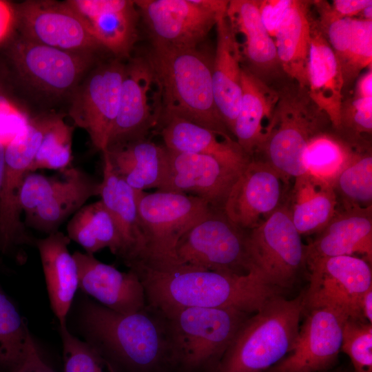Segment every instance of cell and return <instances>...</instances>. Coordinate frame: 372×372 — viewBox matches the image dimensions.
Listing matches in <instances>:
<instances>
[{"label": "cell", "mask_w": 372, "mask_h": 372, "mask_svg": "<svg viewBox=\"0 0 372 372\" xmlns=\"http://www.w3.org/2000/svg\"><path fill=\"white\" fill-rule=\"evenodd\" d=\"M338 372H343V371H338Z\"/></svg>", "instance_id": "9f6ffc18"}, {"label": "cell", "mask_w": 372, "mask_h": 372, "mask_svg": "<svg viewBox=\"0 0 372 372\" xmlns=\"http://www.w3.org/2000/svg\"><path fill=\"white\" fill-rule=\"evenodd\" d=\"M286 180L267 162L251 158L231 187L225 213L242 229H254L282 205Z\"/></svg>", "instance_id": "e0dca14e"}, {"label": "cell", "mask_w": 372, "mask_h": 372, "mask_svg": "<svg viewBox=\"0 0 372 372\" xmlns=\"http://www.w3.org/2000/svg\"><path fill=\"white\" fill-rule=\"evenodd\" d=\"M161 88V122L182 118L203 126L225 140L236 141L217 110L211 66L196 48L152 46L147 55Z\"/></svg>", "instance_id": "3957f363"}, {"label": "cell", "mask_w": 372, "mask_h": 372, "mask_svg": "<svg viewBox=\"0 0 372 372\" xmlns=\"http://www.w3.org/2000/svg\"><path fill=\"white\" fill-rule=\"evenodd\" d=\"M30 333L0 284V372H16L23 363Z\"/></svg>", "instance_id": "8d00e7d4"}, {"label": "cell", "mask_w": 372, "mask_h": 372, "mask_svg": "<svg viewBox=\"0 0 372 372\" xmlns=\"http://www.w3.org/2000/svg\"><path fill=\"white\" fill-rule=\"evenodd\" d=\"M14 8L15 25L26 39L76 53L92 54L101 47L66 1H27Z\"/></svg>", "instance_id": "5bb4252c"}, {"label": "cell", "mask_w": 372, "mask_h": 372, "mask_svg": "<svg viewBox=\"0 0 372 372\" xmlns=\"http://www.w3.org/2000/svg\"><path fill=\"white\" fill-rule=\"evenodd\" d=\"M63 344L64 372H115L109 363L87 342L80 340L59 326Z\"/></svg>", "instance_id": "f35d334b"}, {"label": "cell", "mask_w": 372, "mask_h": 372, "mask_svg": "<svg viewBox=\"0 0 372 372\" xmlns=\"http://www.w3.org/2000/svg\"><path fill=\"white\" fill-rule=\"evenodd\" d=\"M138 14L134 1L124 10L101 14L85 23L101 47L124 57L129 55L136 40Z\"/></svg>", "instance_id": "d590c367"}, {"label": "cell", "mask_w": 372, "mask_h": 372, "mask_svg": "<svg viewBox=\"0 0 372 372\" xmlns=\"http://www.w3.org/2000/svg\"><path fill=\"white\" fill-rule=\"evenodd\" d=\"M116 174L134 190H161L167 179V150L147 138L107 149Z\"/></svg>", "instance_id": "4316f807"}, {"label": "cell", "mask_w": 372, "mask_h": 372, "mask_svg": "<svg viewBox=\"0 0 372 372\" xmlns=\"http://www.w3.org/2000/svg\"><path fill=\"white\" fill-rule=\"evenodd\" d=\"M304 293L280 295L250 315L235 335L215 372H265L293 349L304 310Z\"/></svg>", "instance_id": "277c9868"}, {"label": "cell", "mask_w": 372, "mask_h": 372, "mask_svg": "<svg viewBox=\"0 0 372 372\" xmlns=\"http://www.w3.org/2000/svg\"><path fill=\"white\" fill-rule=\"evenodd\" d=\"M161 136L168 149L209 156L239 171L251 159L236 141H219V136L214 132L182 118L163 121Z\"/></svg>", "instance_id": "484cf974"}, {"label": "cell", "mask_w": 372, "mask_h": 372, "mask_svg": "<svg viewBox=\"0 0 372 372\" xmlns=\"http://www.w3.org/2000/svg\"><path fill=\"white\" fill-rule=\"evenodd\" d=\"M307 92L315 105L339 130L344 81L338 59L318 22L311 19V45L307 68Z\"/></svg>", "instance_id": "603a6c76"}, {"label": "cell", "mask_w": 372, "mask_h": 372, "mask_svg": "<svg viewBox=\"0 0 372 372\" xmlns=\"http://www.w3.org/2000/svg\"><path fill=\"white\" fill-rule=\"evenodd\" d=\"M341 351L351 360L353 372H372V324L349 318L343 324Z\"/></svg>", "instance_id": "ab89813d"}, {"label": "cell", "mask_w": 372, "mask_h": 372, "mask_svg": "<svg viewBox=\"0 0 372 372\" xmlns=\"http://www.w3.org/2000/svg\"><path fill=\"white\" fill-rule=\"evenodd\" d=\"M52 121V116L30 119L5 146V168L0 200V251L8 254L23 245L34 243L21 220L19 193L25 176Z\"/></svg>", "instance_id": "8fae6325"}, {"label": "cell", "mask_w": 372, "mask_h": 372, "mask_svg": "<svg viewBox=\"0 0 372 372\" xmlns=\"http://www.w3.org/2000/svg\"><path fill=\"white\" fill-rule=\"evenodd\" d=\"M134 3L150 34L152 46L165 48H196L225 17L196 0H137Z\"/></svg>", "instance_id": "2e32d148"}, {"label": "cell", "mask_w": 372, "mask_h": 372, "mask_svg": "<svg viewBox=\"0 0 372 372\" xmlns=\"http://www.w3.org/2000/svg\"><path fill=\"white\" fill-rule=\"evenodd\" d=\"M79 287L103 306L121 313L136 312L146 306L144 287L131 270L121 271L97 260L94 254L75 251Z\"/></svg>", "instance_id": "ffe728a7"}, {"label": "cell", "mask_w": 372, "mask_h": 372, "mask_svg": "<svg viewBox=\"0 0 372 372\" xmlns=\"http://www.w3.org/2000/svg\"><path fill=\"white\" fill-rule=\"evenodd\" d=\"M291 1H259L258 8L261 21L268 34L273 39L282 19L291 5Z\"/></svg>", "instance_id": "bcb514c9"}, {"label": "cell", "mask_w": 372, "mask_h": 372, "mask_svg": "<svg viewBox=\"0 0 372 372\" xmlns=\"http://www.w3.org/2000/svg\"><path fill=\"white\" fill-rule=\"evenodd\" d=\"M295 178L289 207L293 223L301 236L318 233L338 210L333 187L307 173Z\"/></svg>", "instance_id": "4dcf8cb0"}, {"label": "cell", "mask_w": 372, "mask_h": 372, "mask_svg": "<svg viewBox=\"0 0 372 372\" xmlns=\"http://www.w3.org/2000/svg\"><path fill=\"white\" fill-rule=\"evenodd\" d=\"M5 168V145L0 142V200Z\"/></svg>", "instance_id": "f5cc1de1"}, {"label": "cell", "mask_w": 372, "mask_h": 372, "mask_svg": "<svg viewBox=\"0 0 372 372\" xmlns=\"http://www.w3.org/2000/svg\"><path fill=\"white\" fill-rule=\"evenodd\" d=\"M309 4L308 1L292 0L273 38L281 69L306 88L311 45Z\"/></svg>", "instance_id": "f1b7e54d"}, {"label": "cell", "mask_w": 372, "mask_h": 372, "mask_svg": "<svg viewBox=\"0 0 372 372\" xmlns=\"http://www.w3.org/2000/svg\"><path fill=\"white\" fill-rule=\"evenodd\" d=\"M127 267L140 279L146 304L165 315L194 307L231 308L253 314L280 291L256 271L236 276L182 264L164 269L139 262Z\"/></svg>", "instance_id": "7a4b0ae2"}, {"label": "cell", "mask_w": 372, "mask_h": 372, "mask_svg": "<svg viewBox=\"0 0 372 372\" xmlns=\"http://www.w3.org/2000/svg\"><path fill=\"white\" fill-rule=\"evenodd\" d=\"M338 208L372 206V156L369 148H357L333 184Z\"/></svg>", "instance_id": "e575fe53"}, {"label": "cell", "mask_w": 372, "mask_h": 372, "mask_svg": "<svg viewBox=\"0 0 372 372\" xmlns=\"http://www.w3.org/2000/svg\"><path fill=\"white\" fill-rule=\"evenodd\" d=\"M70 239L61 231L34 240L45 276L51 308L59 326L65 324L79 287L77 267L68 246Z\"/></svg>", "instance_id": "d4e9b609"}, {"label": "cell", "mask_w": 372, "mask_h": 372, "mask_svg": "<svg viewBox=\"0 0 372 372\" xmlns=\"http://www.w3.org/2000/svg\"><path fill=\"white\" fill-rule=\"evenodd\" d=\"M357 148L337 134L322 132L313 137L304 150L305 173L333 187Z\"/></svg>", "instance_id": "836d02e7"}, {"label": "cell", "mask_w": 372, "mask_h": 372, "mask_svg": "<svg viewBox=\"0 0 372 372\" xmlns=\"http://www.w3.org/2000/svg\"><path fill=\"white\" fill-rule=\"evenodd\" d=\"M80 327L90 343L115 372H178L169 321L146 304L134 313H121L85 299Z\"/></svg>", "instance_id": "6da1fadb"}, {"label": "cell", "mask_w": 372, "mask_h": 372, "mask_svg": "<svg viewBox=\"0 0 372 372\" xmlns=\"http://www.w3.org/2000/svg\"><path fill=\"white\" fill-rule=\"evenodd\" d=\"M310 282L304 293V309H329L342 319L364 320L360 309L363 293L372 287L369 262L356 256L307 260Z\"/></svg>", "instance_id": "9c48e42d"}, {"label": "cell", "mask_w": 372, "mask_h": 372, "mask_svg": "<svg viewBox=\"0 0 372 372\" xmlns=\"http://www.w3.org/2000/svg\"><path fill=\"white\" fill-rule=\"evenodd\" d=\"M16 372H55L43 360L31 337L25 359Z\"/></svg>", "instance_id": "7dc6e473"}, {"label": "cell", "mask_w": 372, "mask_h": 372, "mask_svg": "<svg viewBox=\"0 0 372 372\" xmlns=\"http://www.w3.org/2000/svg\"><path fill=\"white\" fill-rule=\"evenodd\" d=\"M1 251H0V255H1Z\"/></svg>", "instance_id": "6f0895ef"}, {"label": "cell", "mask_w": 372, "mask_h": 372, "mask_svg": "<svg viewBox=\"0 0 372 372\" xmlns=\"http://www.w3.org/2000/svg\"><path fill=\"white\" fill-rule=\"evenodd\" d=\"M360 19L372 21V5L366 7L362 12Z\"/></svg>", "instance_id": "db71d44e"}, {"label": "cell", "mask_w": 372, "mask_h": 372, "mask_svg": "<svg viewBox=\"0 0 372 372\" xmlns=\"http://www.w3.org/2000/svg\"><path fill=\"white\" fill-rule=\"evenodd\" d=\"M355 98H371L372 97V70L370 68L364 74L360 76L357 81Z\"/></svg>", "instance_id": "f907efd6"}, {"label": "cell", "mask_w": 372, "mask_h": 372, "mask_svg": "<svg viewBox=\"0 0 372 372\" xmlns=\"http://www.w3.org/2000/svg\"><path fill=\"white\" fill-rule=\"evenodd\" d=\"M371 61L372 21L353 17L347 59L340 68L344 87L352 83L363 69L371 66Z\"/></svg>", "instance_id": "60d3db41"}, {"label": "cell", "mask_w": 372, "mask_h": 372, "mask_svg": "<svg viewBox=\"0 0 372 372\" xmlns=\"http://www.w3.org/2000/svg\"><path fill=\"white\" fill-rule=\"evenodd\" d=\"M372 97L355 98L343 102L340 125L337 132L340 137L354 147H362L359 141L362 134H371Z\"/></svg>", "instance_id": "b9f144b4"}, {"label": "cell", "mask_w": 372, "mask_h": 372, "mask_svg": "<svg viewBox=\"0 0 372 372\" xmlns=\"http://www.w3.org/2000/svg\"><path fill=\"white\" fill-rule=\"evenodd\" d=\"M371 5V0H334L331 7L339 17L353 18Z\"/></svg>", "instance_id": "c3c4849f"}, {"label": "cell", "mask_w": 372, "mask_h": 372, "mask_svg": "<svg viewBox=\"0 0 372 372\" xmlns=\"http://www.w3.org/2000/svg\"><path fill=\"white\" fill-rule=\"evenodd\" d=\"M249 246L256 271L267 284L280 290L292 286L307 265V245L285 204L249 231Z\"/></svg>", "instance_id": "30bf717a"}, {"label": "cell", "mask_w": 372, "mask_h": 372, "mask_svg": "<svg viewBox=\"0 0 372 372\" xmlns=\"http://www.w3.org/2000/svg\"><path fill=\"white\" fill-rule=\"evenodd\" d=\"M125 68L118 59L102 64L73 92L69 114L102 152L107 149L118 114Z\"/></svg>", "instance_id": "4fadbf2b"}, {"label": "cell", "mask_w": 372, "mask_h": 372, "mask_svg": "<svg viewBox=\"0 0 372 372\" xmlns=\"http://www.w3.org/2000/svg\"><path fill=\"white\" fill-rule=\"evenodd\" d=\"M167 150V176L160 191L195 196L212 207L223 209L243 169H233L209 156Z\"/></svg>", "instance_id": "d6986e66"}, {"label": "cell", "mask_w": 372, "mask_h": 372, "mask_svg": "<svg viewBox=\"0 0 372 372\" xmlns=\"http://www.w3.org/2000/svg\"><path fill=\"white\" fill-rule=\"evenodd\" d=\"M5 95L3 91L2 85L0 83V96Z\"/></svg>", "instance_id": "11a10c76"}, {"label": "cell", "mask_w": 372, "mask_h": 372, "mask_svg": "<svg viewBox=\"0 0 372 372\" xmlns=\"http://www.w3.org/2000/svg\"><path fill=\"white\" fill-rule=\"evenodd\" d=\"M67 232L70 240L79 244L87 254L108 248L121 256L122 245L115 222L101 200L84 205L73 214Z\"/></svg>", "instance_id": "d6a6232c"}, {"label": "cell", "mask_w": 372, "mask_h": 372, "mask_svg": "<svg viewBox=\"0 0 372 372\" xmlns=\"http://www.w3.org/2000/svg\"><path fill=\"white\" fill-rule=\"evenodd\" d=\"M258 6L259 0L229 1L227 17L236 34L244 36L242 54L247 69L262 80L281 67L275 41L262 24Z\"/></svg>", "instance_id": "83f0119b"}, {"label": "cell", "mask_w": 372, "mask_h": 372, "mask_svg": "<svg viewBox=\"0 0 372 372\" xmlns=\"http://www.w3.org/2000/svg\"><path fill=\"white\" fill-rule=\"evenodd\" d=\"M249 231L239 227L224 209L208 211L179 239V264L217 273L245 276L256 271L250 254Z\"/></svg>", "instance_id": "ba28073f"}, {"label": "cell", "mask_w": 372, "mask_h": 372, "mask_svg": "<svg viewBox=\"0 0 372 372\" xmlns=\"http://www.w3.org/2000/svg\"><path fill=\"white\" fill-rule=\"evenodd\" d=\"M278 94L259 152H264L263 161L283 177L296 178L305 174L302 158L308 143L316 136L327 132L331 124L327 114L312 101L306 87L296 83L293 88H283Z\"/></svg>", "instance_id": "8992f818"}, {"label": "cell", "mask_w": 372, "mask_h": 372, "mask_svg": "<svg viewBox=\"0 0 372 372\" xmlns=\"http://www.w3.org/2000/svg\"><path fill=\"white\" fill-rule=\"evenodd\" d=\"M66 169H64L62 179L28 173L23 179L19 193L20 210L23 211L25 215L29 214L61 190L68 183Z\"/></svg>", "instance_id": "7bdbcfd3"}, {"label": "cell", "mask_w": 372, "mask_h": 372, "mask_svg": "<svg viewBox=\"0 0 372 372\" xmlns=\"http://www.w3.org/2000/svg\"><path fill=\"white\" fill-rule=\"evenodd\" d=\"M66 185L50 200L25 215V223L45 234L57 231L61 223L100 194L101 182L82 169L67 168Z\"/></svg>", "instance_id": "f546056e"}, {"label": "cell", "mask_w": 372, "mask_h": 372, "mask_svg": "<svg viewBox=\"0 0 372 372\" xmlns=\"http://www.w3.org/2000/svg\"><path fill=\"white\" fill-rule=\"evenodd\" d=\"M129 0H70L66 3L87 22L101 14L124 10L133 3Z\"/></svg>", "instance_id": "f6af8a7d"}, {"label": "cell", "mask_w": 372, "mask_h": 372, "mask_svg": "<svg viewBox=\"0 0 372 372\" xmlns=\"http://www.w3.org/2000/svg\"><path fill=\"white\" fill-rule=\"evenodd\" d=\"M72 127L61 118L54 116L30 165L29 173L39 169H67L72 160Z\"/></svg>", "instance_id": "74e56055"}, {"label": "cell", "mask_w": 372, "mask_h": 372, "mask_svg": "<svg viewBox=\"0 0 372 372\" xmlns=\"http://www.w3.org/2000/svg\"><path fill=\"white\" fill-rule=\"evenodd\" d=\"M307 313L291 351L265 372H320L335 365L346 320L326 308Z\"/></svg>", "instance_id": "ac0fdd59"}, {"label": "cell", "mask_w": 372, "mask_h": 372, "mask_svg": "<svg viewBox=\"0 0 372 372\" xmlns=\"http://www.w3.org/2000/svg\"><path fill=\"white\" fill-rule=\"evenodd\" d=\"M100 196L115 222L122 245L119 258L127 265L136 260L144 248L135 190L119 176L118 187L107 188Z\"/></svg>", "instance_id": "1f68e13d"}, {"label": "cell", "mask_w": 372, "mask_h": 372, "mask_svg": "<svg viewBox=\"0 0 372 372\" xmlns=\"http://www.w3.org/2000/svg\"><path fill=\"white\" fill-rule=\"evenodd\" d=\"M9 56L19 75L29 84L58 96L74 92L92 62V54L62 50L22 37L11 45Z\"/></svg>", "instance_id": "9a60e30c"}, {"label": "cell", "mask_w": 372, "mask_h": 372, "mask_svg": "<svg viewBox=\"0 0 372 372\" xmlns=\"http://www.w3.org/2000/svg\"><path fill=\"white\" fill-rule=\"evenodd\" d=\"M162 115L161 85L147 57L132 59L125 68L118 114L107 149L146 138Z\"/></svg>", "instance_id": "7c38bea8"}, {"label": "cell", "mask_w": 372, "mask_h": 372, "mask_svg": "<svg viewBox=\"0 0 372 372\" xmlns=\"http://www.w3.org/2000/svg\"><path fill=\"white\" fill-rule=\"evenodd\" d=\"M307 246V260L362 255L372 260V206L338 208L329 222Z\"/></svg>", "instance_id": "44dd1931"}, {"label": "cell", "mask_w": 372, "mask_h": 372, "mask_svg": "<svg viewBox=\"0 0 372 372\" xmlns=\"http://www.w3.org/2000/svg\"><path fill=\"white\" fill-rule=\"evenodd\" d=\"M242 94L233 136L243 149L253 158L266 139L265 120L271 123L278 101V92L246 68L241 72Z\"/></svg>", "instance_id": "cb8c5ba5"}, {"label": "cell", "mask_w": 372, "mask_h": 372, "mask_svg": "<svg viewBox=\"0 0 372 372\" xmlns=\"http://www.w3.org/2000/svg\"><path fill=\"white\" fill-rule=\"evenodd\" d=\"M14 25V7L10 3L0 0V43L8 37Z\"/></svg>", "instance_id": "681fc988"}, {"label": "cell", "mask_w": 372, "mask_h": 372, "mask_svg": "<svg viewBox=\"0 0 372 372\" xmlns=\"http://www.w3.org/2000/svg\"><path fill=\"white\" fill-rule=\"evenodd\" d=\"M360 309L364 320L372 322V287L362 296L360 301Z\"/></svg>", "instance_id": "816d5d0a"}, {"label": "cell", "mask_w": 372, "mask_h": 372, "mask_svg": "<svg viewBox=\"0 0 372 372\" xmlns=\"http://www.w3.org/2000/svg\"><path fill=\"white\" fill-rule=\"evenodd\" d=\"M216 27V48L211 66L213 92L218 113L233 136L242 94V53L227 15L218 21Z\"/></svg>", "instance_id": "7402d4cb"}, {"label": "cell", "mask_w": 372, "mask_h": 372, "mask_svg": "<svg viewBox=\"0 0 372 372\" xmlns=\"http://www.w3.org/2000/svg\"><path fill=\"white\" fill-rule=\"evenodd\" d=\"M135 193L144 248L141 256L130 263L158 269L180 265L176 255L179 239L211 206L200 198L181 193Z\"/></svg>", "instance_id": "5b68a950"}, {"label": "cell", "mask_w": 372, "mask_h": 372, "mask_svg": "<svg viewBox=\"0 0 372 372\" xmlns=\"http://www.w3.org/2000/svg\"><path fill=\"white\" fill-rule=\"evenodd\" d=\"M29 120L5 95L0 96V142L5 146L26 126Z\"/></svg>", "instance_id": "ee69618b"}, {"label": "cell", "mask_w": 372, "mask_h": 372, "mask_svg": "<svg viewBox=\"0 0 372 372\" xmlns=\"http://www.w3.org/2000/svg\"><path fill=\"white\" fill-rule=\"evenodd\" d=\"M251 313L231 308H186L165 315L178 372H215L235 335Z\"/></svg>", "instance_id": "52a82bcc"}]
</instances>
